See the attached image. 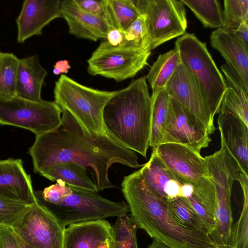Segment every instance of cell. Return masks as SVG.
<instances>
[{"label":"cell","instance_id":"cell-1","mask_svg":"<svg viewBox=\"0 0 248 248\" xmlns=\"http://www.w3.org/2000/svg\"><path fill=\"white\" fill-rule=\"evenodd\" d=\"M61 123L55 129L36 136L29 149L34 173L59 163H74L89 170L98 191L115 186L108 178L112 165L142 167L132 150L121 146L107 132H89L67 110H62Z\"/></svg>","mask_w":248,"mask_h":248},{"label":"cell","instance_id":"cell-2","mask_svg":"<svg viewBox=\"0 0 248 248\" xmlns=\"http://www.w3.org/2000/svg\"><path fill=\"white\" fill-rule=\"evenodd\" d=\"M121 185L138 228L154 240L171 248H203L214 244L209 236L179 222L170 210L169 200L147 186L140 170L124 176Z\"/></svg>","mask_w":248,"mask_h":248},{"label":"cell","instance_id":"cell-3","mask_svg":"<svg viewBox=\"0 0 248 248\" xmlns=\"http://www.w3.org/2000/svg\"><path fill=\"white\" fill-rule=\"evenodd\" d=\"M151 114V96L146 77H142L116 91L104 108L103 119L106 132L116 142L146 157Z\"/></svg>","mask_w":248,"mask_h":248},{"label":"cell","instance_id":"cell-4","mask_svg":"<svg viewBox=\"0 0 248 248\" xmlns=\"http://www.w3.org/2000/svg\"><path fill=\"white\" fill-rule=\"evenodd\" d=\"M116 91H100L83 85L62 74L55 82L54 102L68 111L90 133H106L104 108Z\"/></svg>","mask_w":248,"mask_h":248},{"label":"cell","instance_id":"cell-5","mask_svg":"<svg viewBox=\"0 0 248 248\" xmlns=\"http://www.w3.org/2000/svg\"><path fill=\"white\" fill-rule=\"evenodd\" d=\"M181 62L192 74L208 104L212 117L218 113L228 87L205 43L193 33H186L175 42Z\"/></svg>","mask_w":248,"mask_h":248},{"label":"cell","instance_id":"cell-6","mask_svg":"<svg viewBox=\"0 0 248 248\" xmlns=\"http://www.w3.org/2000/svg\"><path fill=\"white\" fill-rule=\"evenodd\" d=\"M68 186L72 193L56 204L37 201L64 229L70 224L119 217L127 215L129 212L127 204L124 201L113 202L103 198L97 192Z\"/></svg>","mask_w":248,"mask_h":248},{"label":"cell","instance_id":"cell-7","mask_svg":"<svg viewBox=\"0 0 248 248\" xmlns=\"http://www.w3.org/2000/svg\"><path fill=\"white\" fill-rule=\"evenodd\" d=\"M62 108L54 101H32L16 95L0 96V124L24 128L37 136L61 123Z\"/></svg>","mask_w":248,"mask_h":248},{"label":"cell","instance_id":"cell-8","mask_svg":"<svg viewBox=\"0 0 248 248\" xmlns=\"http://www.w3.org/2000/svg\"><path fill=\"white\" fill-rule=\"evenodd\" d=\"M140 15L145 16L150 50L186 33L185 4L178 0H133Z\"/></svg>","mask_w":248,"mask_h":248},{"label":"cell","instance_id":"cell-9","mask_svg":"<svg viewBox=\"0 0 248 248\" xmlns=\"http://www.w3.org/2000/svg\"><path fill=\"white\" fill-rule=\"evenodd\" d=\"M151 51L113 46L102 42L87 60V72L120 82L135 76L148 65Z\"/></svg>","mask_w":248,"mask_h":248},{"label":"cell","instance_id":"cell-10","mask_svg":"<svg viewBox=\"0 0 248 248\" xmlns=\"http://www.w3.org/2000/svg\"><path fill=\"white\" fill-rule=\"evenodd\" d=\"M11 228L19 238L32 248H62L64 229L37 201Z\"/></svg>","mask_w":248,"mask_h":248},{"label":"cell","instance_id":"cell-11","mask_svg":"<svg viewBox=\"0 0 248 248\" xmlns=\"http://www.w3.org/2000/svg\"><path fill=\"white\" fill-rule=\"evenodd\" d=\"M209 135L208 129L200 120L170 97L161 143L180 144L200 153L211 141Z\"/></svg>","mask_w":248,"mask_h":248},{"label":"cell","instance_id":"cell-12","mask_svg":"<svg viewBox=\"0 0 248 248\" xmlns=\"http://www.w3.org/2000/svg\"><path fill=\"white\" fill-rule=\"evenodd\" d=\"M169 96L193 113L206 126L210 135L216 129L207 101L196 79L181 62L167 83Z\"/></svg>","mask_w":248,"mask_h":248},{"label":"cell","instance_id":"cell-13","mask_svg":"<svg viewBox=\"0 0 248 248\" xmlns=\"http://www.w3.org/2000/svg\"><path fill=\"white\" fill-rule=\"evenodd\" d=\"M153 149L166 168L185 182L192 184L208 176L204 157L186 146L165 143Z\"/></svg>","mask_w":248,"mask_h":248},{"label":"cell","instance_id":"cell-14","mask_svg":"<svg viewBox=\"0 0 248 248\" xmlns=\"http://www.w3.org/2000/svg\"><path fill=\"white\" fill-rule=\"evenodd\" d=\"M60 0H26L16 19L17 40L24 43L34 35H41L43 28L62 17Z\"/></svg>","mask_w":248,"mask_h":248},{"label":"cell","instance_id":"cell-15","mask_svg":"<svg viewBox=\"0 0 248 248\" xmlns=\"http://www.w3.org/2000/svg\"><path fill=\"white\" fill-rule=\"evenodd\" d=\"M0 197L30 205L37 202L31 176L21 159L0 160Z\"/></svg>","mask_w":248,"mask_h":248},{"label":"cell","instance_id":"cell-16","mask_svg":"<svg viewBox=\"0 0 248 248\" xmlns=\"http://www.w3.org/2000/svg\"><path fill=\"white\" fill-rule=\"evenodd\" d=\"M217 119L221 146L236 161L241 173L248 176V126L228 112H219Z\"/></svg>","mask_w":248,"mask_h":248},{"label":"cell","instance_id":"cell-17","mask_svg":"<svg viewBox=\"0 0 248 248\" xmlns=\"http://www.w3.org/2000/svg\"><path fill=\"white\" fill-rule=\"evenodd\" d=\"M60 8L70 34L93 41L106 39L109 28L104 17L82 10L74 0L61 1Z\"/></svg>","mask_w":248,"mask_h":248},{"label":"cell","instance_id":"cell-18","mask_svg":"<svg viewBox=\"0 0 248 248\" xmlns=\"http://www.w3.org/2000/svg\"><path fill=\"white\" fill-rule=\"evenodd\" d=\"M112 236V226L105 219L74 223L64 230L62 248H97Z\"/></svg>","mask_w":248,"mask_h":248},{"label":"cell","instance_id":"cell-19","mask_svg":"<svg viewBox=\"0 0 248 248\" xmlns=\"http://www.w3.org/2000/svg\"><path fill=\"white\" fill-rule=\"evenodd\" d=\"M211 46L217 50L231 68L248 87V49L233 32L220 28L213 31L210 38Z\"/></svg>","mask_w":248,"mask_h":248},{"label":"cell","instance_id":"cell-20","mask_svg":"<svg viewBox=\"0 0 248 248\" xmlns=\"http://www.w3.org/2000/svg\"><path fill=\"white\" fill-rule=\"evenodd\" d=\"M47 74L37 55L19 59L16 95L32 101L42 100L41 90Z\"/></svg>","mask_w":248,"mask_h":248},{"label":"cell","instance_id":"cell-21","mask_svg":"<svg viewBox=\"0 0 248 248\" xmlns=\"http://www.w3.org/2000/svg\"><path fill=\"white\" fill-rule=\"evenodd\" d=\"M191 184L193 187V193L190 196L182 198L203 220L210 235L215 228L216 195L214 185L209 176Z\"/></svg>","mask_w":248,"mask_h":248},{"label":"cell","instance_id":"cell-22","mask_svg":"<svg viewBox=\"0 0 248 248\" xmlns=\"http://www.w3.org/2000/svg\"><path fill=\"white\" fill-rule=\"evenodd\" d=\"M88 170L74 163H62L48 167L39 173L51 181H61L66 185L97 192L93 182L87 173Z\"/></svg>","mask_w":248,"mask_h":248},{"label":"cell","instance_id":"cell-23","mask_svg":"<svg viewBox=\"0 0 248 248\" xmlns=\"http://www.w3.org/2000/svg\"><path fill=\"white\" fill-rule=\"evenodd\" d=\"M170 96L165 88L152 91L149 146L155 148L161 144L167 123Z\"/></svg>","mask_w":248,"mask_h":248},{"label":"cell","instance_id":"cell-24","mask_svg":"<svg viewBox=\"0 0 248 248\" xmlns=\"http://www.w3.org/2000/svg\"><path fill=\"white\" fill-rule=\"evenodd\" d=\"M105 19L109 29L124 31L140 16L133 0H104Z\"/></svg>","mask_w":248,"mask_h":248},{"label":"cell","instance_id":"cell-25","mask_svg":"<svg viewBox=\"0 0 248 248\" xmlns=\"http://www.w3.org/2000/svg\"><path fill=\"white\" fill-rule=\"evenodd\" d=\"M181 62L180 53L175 46L159 55L146 77L152 91L165 88Z\"/></svg>","mask_w":248,"mask_h":248},{"label":"cell","instance_id":"cell-26","mask_svg":"<svg viewBox=\"0 0 248 248\" xmlns=\"http://www.w3.org/2000/svg\"><path fill=\"white\" fill-rule=\"evenodd\" d=\"M140 170L147 186L155 193L168 199L165 188L168 182L175 176L166 168L154 149L149 161Z\"/></svg>","mask_w":248,"mask_h":248},{"label":"cell","instance_id":"cell-27","mask_svg":"<svg viewBox=\"0 0 248 248\" xmlns=\"http://www.w3.org/2000/svg\"><path fill=\"white\" fill-rule=\"evenodd\" d=\"M193 12L205 28H220L223 24V10L217 0H181Z\"/></svg>","mask_w":248,"mask_h":248},{"label":"cell","instance_id":"cell-28","mask_svg":"<svg viewBox=\"0 0 248 248\" xmlns=\"http://www.w3.org/2000/svg\"><path fill=\"white\" fill-rule=\"evenodd\" d=\"M237 181L243 193V204L237 221L232 225L230 248H248V176L240 172Z\"/></svg>","mask_w":248,"mask_h":248},{"label":"cell","instance_id":"cell-29","mask_svg":"<svg viewBox=\"0 0 248 248\" xmlns=\"http://www.w3.org/2000/svg\"><path fill=\"white\" fill-rule=\"evenodd\" d=\"M170 211L174 217L187 228L209 236L208 230L201 217L182 198L169 200Z\"/></svg>","mask_w":248,"mask_h":248},{"label":"cell","instance_id":"cell-30","mask_svg":"<svg viewBox=\"0 0 248 248\" xmlns=\"http://www.w3.org/2000/svg\"><path fill=\"white\" fill-rule=\"evenodd\" d=\"M19 59L12 53H1L0 56V96L16 95Z\"/></svg>","mask_w":248,"mask_h":248},{"label":"cell","instance_id":"cell-31","mask_svg":"<svg viewBox=\"0 0 248 248\" xmlns=\"http://www.w3.org/2000/svg\"><path fill=\"white\" fill-rule=\"evenodd\" d=\"M113 248H138V226L134 219L128 215L117 217L112 226Z\"/></svg>","mask_w":248,"mask_h":248},{"label":"cell","instance_id":"cell-32","mask_svg":"<svg viewBox=\"0 0 248 248\" xmlns=\"http://www.w3.org/2000/svg\"><path fill=\"white\" fill-rule=\"evenodd\" d=\"M223 24L220 28L234 32L244 23H248V0H224Z\"/></svg>","mask_w":248,"mask_h":248},{"label":"cell","instance_id":"cell-33","mask_svg":"<svg viewBox=\"0 0 248 248\" xmlns=\"http://www.w3.org/2000/svg\"><path fill=\"white\" fill-rule=\"evenodd\" d=\"M124 38L121 46L137 50L148 51L150 46L145 24V16H140L124 31Z\"/></svg>","mask_w":248,"mask_h":248},{"label":"cell","instance_id":"cell-34","mask_svg":"<svg viewBox=\"0 0 248 248\" xmlns=\"http://www.w3.org/2000/svg\"><path fill=\"white\" fill-rule=\"evenodd\" d=\"M219 112L231 113L248 126V95L240 94L228 86L222 99Z\"/></svg>","mask_w":248,"mask_h":248},{"label":"cell","instance_id":"cell-35","mask_svg":"<svg viewBox=\"0 0 248 248\" xmlns=\"http://www.w3.org/2000/svg\"><path fill=\"white\" fill-rule=\"evenodd\" d=\"M31 206L0 197V226L12 228Z\"/></svg>","mask_w":248,"mask_h":248},{"label":"cell","instance_id":"cell-36","mask_svg":"<svg viewBox=\"0 0 248 248\" xmlns=\"http://www.w3.org/2000/svg\"><path fill=\"white\" fill-rule=\"evenodd\" d=\"M222 71L224 73L226 78L231 84V87L240 94L248 95V87L246 86L239 75L234 70L225 63L221 66Z\"/></svg>","mask_w":248,"mask_h":248},{"label":"cell","instance_id":"cell-37","mask_svg":"<svg viewBox=\"0 0 248 248\" xmlns=\"http://www.w3.org/2000/svg\"><path fill=\"white\" fill-rule=\"evenodd\" d=\"M82 10L91 14L104 17V0H74Z\"/></svg>","mask_w":248,"mask_h":248},{"label":"cell","instance_id":"cell-38","mask_svg":"<svg viewBox=\"0 0 248 248\" xmlns=\"http://www.w3.org/2000/svg\"><path fill=\"white\" fill-rule=\"evenodd\" d=\"M0 248H21L17 237L11 228L0 226Z\"/></svg>","mask_w":248,"mask_h":248},{"label":"cell","instance_id":"cell-39","mask_svg":"<svg viewBox=\"0 0 248 248\" xmlns=\"http://www.w3.org/2000/svg\"><path fill=\"white\" fill-rule=\"evenodd\" d=\"M124 32L117 29H109L106 40L113 46H121L124 41Z\"/></svg>","mask_w":248,"mask_h":248},{"label":"cell","instance_id":"cell-40","mask_svg":"<svg viewBox=\"0 0 248 248\" xmlns=\"http://www.w3.org/2000/svg\"><path fill=\"white\" fill-rule=\"evenodd\" d=\"M236 37L247 47L248 46V23H243L233 32Z\"/></svg>","mask_w":248,"mask_h":248},{"label":"cell","instance_id":"cell-41","mask_svg":"<svg viewBox=\"0 0 248 248\" xmlns=\"http://www.w3.org/2000/svg\"><path fill=\"white\" fill-rule=\"evenodd\" d=\"M54 68H58L61 74H67L69 69L71 68V65L67 60H60L57 61L54 65Z\"/></svg>","mask_w":248,"mask_h":248},{"label":"cell","instance_id":"cell-42","mask_svg":"<svg viewBox=\"0 0 248 248\" xmlns=\"http://www.w3.org/2000/svg\"><path fill=\"white\" fill-rule=\"evenodd\" d=\"M113 244L114 240L112 236L102 242L97 248H113Z\"/></svg>","mask_w":248,"mask_h":248},{"label":"cell","instance_id":"cell-43","mask_svg":"<svg viewBox=\"0 0 248 248\" xmlns=\"http://www.w3.org/2000/svg\"><path fill=\"white\" fill-rule=\"evenodd\" d=\"M147 248H171L168 246L158 242L155 240H154L153 242L148 246Z\"/></svg>","mask_w":248,"mask_h":248},{"label":"cell","instance_id":"cell-44","mask_svg":"<svg viewBox=\"0 0 248 248\" xmlns=\"http://www.w3.org/2000/svg\"><path fill=\"white\" fill-rule=\"evenodd\" d=\"M18 242L19 243V244L20 245L21 248H32L31 247L29 246L27 244H26L25 243H24L20 238H19L17 235H16Z\"/></svg>","mask_w":248,"mask_h":248},{"label":"cell","instance_id":"cell-45","mask_svg":"<svg viewBox=\"0 0 248 248\" xmlns=\"http://www.w3.org/2000/svg\"><path fill=\"white\" fill-rule=\"evenodd\" d=\"M203 248H231L230 247H223L216 244H213L211 246Z\"/></svg>","mask_w":248,"mask_h":248},{"label":"cell","instance_id":"cell-46","mask_svg":"<svg viewBox=\"0 0 248 248\" xmlns=\"http://www.w3.org/2000/svg\"><path fill=\"white\" fill-rule=\"evenodd\" d=\"M53 73L55 75H59L61 74L60 71L58 68H54L53 70Z\"/></svg>","mask_w":248,"mask_h":248},{"label":"cell","instance_id":"cell-47","mask_svg":"<svg viewBox=\"0 0 248 248\" xmlns=\"http://www.w3.org/2000/svg\"><path fill=\"white\" fill-rule=\"evenodd\" d=\"M1 53H2V52H0V55H1Z\"/></svg>","mask_w":248,"mask_h":248}]
</instances>
